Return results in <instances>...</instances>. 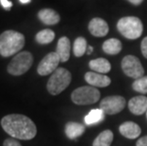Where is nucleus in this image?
Segmentation results:
<instances>
[{"label":"nucleus","instance_id":"obj_7","mask_svg":"<svg viewBox=\"0 0 147 146\" xmlns=\"http://www.w3.org/2000/svg\"><path fill=\"white\" fill-rule=\"evenodd\" d=\"M121 69L126 76L133 79H139L144 75V69L139 58L134 55H127L121 61Z\"/></svg>","mask_w":147,"mask_h":146},{"label":"nucleus","instance_id":"obj_15","mask_svg":"<svg viewBox=\"0 0 147 146\" xmlns=\"http://www.w3.org/2000/svg\"><path fill=\"white\" fill-rule=\"evenodd\" d=\"M38 18L45 25H56L60 22V15L52 9H43L38 12Z\"/></svg>","mask_w":147,"mask_h":146},{"label":"nucleus","instance_id":"obj_21","mask_svg":"<svg viewBox=\"0 0 147 146\" xmlns=\"http://www.w3.org/2000/svg\"><path fill=\"white\" fill-rule=\"evenodd\" d=\"M55 38V33L53 30L46 29L43 30H40V32L36 34L35 36V40L36 42L40 45H47L51 43Z\"/></svg>","mask_w":147,"mask_h":146},{"label":"nucleus","instance_id":"obj_5","mask_svg":"<svg viewBox=\"0 0 147 146\" xmlns=\"http://www.w3.org/2000/svg\"><path fill=\"white\" fill-rule=\"evenodd\" d=\"M33 64V56L30 51H21L11 59L7 70L11 75L20 76L27 72Z\"/></svg>","mask_w":147,"mask_h":146},{"label":"nucleus","instance_id":"obj_29","mask_svg":"<svg viewBox=\"0 0 147 146\" xmlns=\"http://www.w3.org/2000/svg\"><path fill=\"white\" fill-rule=\"evenodd\" d=\"M92 51H93V48L91 46H87V50H86V53L87 54H91L92 53Z\"/></svg>","mask_w":147,"mask_h":146},{"label":"nucleus","instance_id":"obj_9","mask_svg":"<svg viewBox=\"0 0 147 146\" xmlns=\"http://www.w3.org/2000/svg\"><path fill=\"white\" fill-rule=\"evenodd\" d=\"M61 62L56 52H49L44 57L37 67V72L41 76H47L52 74L58 68V65Z\"/></svg>","mask_w":147,"mask_h":146},{"label":"nucleus","instance_id":"obj_14","mask_svg":"<svg viewBox=\"0 0 147 146\" xmlns=\"http://www.w3.org/2000/svg\"><path fill=\"white\" fill-rule=\"evenodd\" d=\"M56 53L58 54L61 62L65 63L70 56V41L67 37L63 36L59 39L56 48Z\"/></svg>","mask_w":147,"mask_h":146},{"label":"nucleus","instance_id":"obj_2","mask_svg":"<svg viewBox=\"0 0 147 146\" xmlns=\"http://www.w3.org/2000/svg\"><path fill=\"white\" fill-rule=\"evenodd\" d=\"M25 36L21 32L9 30L0 34V55L10 57L19 51L25 46Z\"/></svg>","mask_w":147,"mask_h":146},{"label":"nucleus","instance_id":"obj_27","mask_svg":"<svg viewBox=\"0 0 147 146\" xmlns=\"http://www.w3.org/2000/svg\"><path fill=\"white\" fill-rule=\"evenodd\" d=\"M137 146H147V136L138 139Z\"/></svg>","mask_w":147,"mask_h":146},{"label":"nucleus","instance_id":"obj_22","mask_svg":"<svg viewBox=\"0 0 147 146\" xmlns=\"http://www.w3.org/2000/svg\"><path fill=\"white\" fill-rule=\"evenodd\" d=\"M87 43L84 37H78L73 44V53L76 57H82L87 50Z\"/></svg>","mask_w":147,"mask_h":146},{"label":"nucleus","instance_id":"obj_20","mask_svg":"<svg viewBox=\"0 0 147 146\" xmlns=\"http://www.w3.org/2000/svg\"><path fill=\"white\" fill-rule=\"evenodd\" d=\"M114 135L111 130H105L93 141V146H110L113 141Z\"/></svg>","mask_w":147,"mask_h":146},{"label":"nucleus","instance_id":"obj_30","mask_svg":"<svg viewBox=\"0 0 147 146\" xmlns=\"http://www.w3.org/2000/svg\"><path fill=\"white\" fill-rule=\"evenodd\" d=\"M22 4H29V3L32 1V0H19Z\"/></svg>","mask_w":147,"mask_h":146},{"label":"nucleus","instance_id":"obj_25","mask_svg":"<svg viewBox=\"0 0 147 146\" xmlns=\"http://www.w3.org/2000/svg\"><path fill=\"white\" fill-rule=\"evenodd\" d=\"M140 49H142V55L147 59V36L145 38H143L140 44Z\"/></svg>","mask_w":147,"mask_h":146},{"label":"nucleus","instance_id":"obj_23","mask_svg":"<svg viewBox=\"0 0 147 146\" xmlns=\"http://www.w3.org/2000/svg\"><path fill=\"white\" fill-rule=\"evenodd\" d=\"M132 87L135 91L146 94L147 93V76H142L140 78L134 81L132 83Z\"/></svg>","mask_w":147,"mask_h":146},{"label":"nucleus","instance_id":"obj_11","mask_svg":"<svg viewBox=\"0 0 147 146\" xmlns=\"http://www.w3.org/2000/svg\"><path fill=\"white\" fill-rule=\"evenodd\" d=\"M89 32L95 37H104L108 33V25L104 19L95 17L88 24Z\"/></svg>","mask_w":147,"mask_h":146},{"label":"nucleus","instance_id":"obj_31","mask_svg":"<svg viewBox=\"0 0 147 146\" xmlns=\"http://www.w3.org/2000/svg\"><path fill=\"white\" fill-rule=\"evenodd\" d=\"M146 116H147V112H146Z\"/></svg>","mask_w":147,"mask_h":146},{"label":"nucleus","instance_id":"obj_19","mask_svg":"<svg viewBox=\"0 0 147 146\" xmlns=\"http://www.w3.org/2000/svg\"><path fill=\"white\" fill-rule=\"evenodd\" d=\"M105 112L101 108H97V109H92L89 111V113L84 117V122L86 125H93L99 122H102L105 120Z\"/></svg>","mask_w":147,"mask_h":146},{"label":"nucleus","instance_id":"obj_28","mask_svg":"<svg viewBox=\"0 0 147 146\" xmlns=\"http://www.w3.org/2000/svg\"><path fill=\"white\" fill-rule=\"evenodd\" d=\"M127 1H129L131 4L135 5V6H139L142 3L143 0H127Z\"/></svg>","mask_w":147,"mask_h":146},{"label":"nucleus","instance_id":"obj_26","mask_svg":"<svg viewBox=\"0 0 147 146\" xmlns=\"http://www.w3.org/2000/svg\"><path fill=\"white\" fill-rule=\"evenodd\" d=\"M0 4L6 11H10L12 6V3L9 0H0Z\"/></svg>","mask_w":147,"mask_h":146},{"label":"nucleus","instance_id":"obj_24","mask_svg":"<svg viewBox=\"0 0 147 146\" xmlns=\"http://www.w3.org/2000/svg\"><path fill=\"white\" fill-rule=\"evenodd\" d=\"M3 146H22L20 142L15 139H7L4 141Z\"/></svg>","mask_w":147,"mask_h":146},{"label":"nucleus","instance_id":"obj_8","mask_svg":"<svg viewBox=\"0 0 147 146\" xmlns=\"http://www.w3.org/2000/svg\"><path fill=\"white\" fill-rule=\"evenodd\" d=\"M125 106V99L121 96H108L100 102V108L105 114L115 115L123 110Z\"/></svg>","mask_w":147,"mask_h":146},{"label":"nucleus","instance_id":"obj_6","mask_svg":"<svg viewBox=\"0 0 147 146\" xmlns=\"http://www.w3.org/2000/svg\"><path fill=\"white\" fill-rule=\"evenodd\" d=\"M101 93L94 86H81L71 93V100L75 104L87 105L93 104L100 100Z\"/></svg>","mask_w":147,"mask_h":146},{"label":"nucleus","instance_id":"obj_10","mask_svg":"<svg viewBox=\"0 0 147 146\" xmlns=\"http://www.w3.org/2000/svg\"><path fill=\"white\" fill-rule=\"evenodd\" d=\"M84 80L88 85L94 87H106L111 83V80L108 76L94 71L86 72L84 75Z\"/></svg>","mask_w":147,"mask_h":146},{"label":"nucleus","instance_id":"obj_17","mask_svg":"<svg viewBox=\"0 0 147 146\" xmlns=\"http://www.w3.org/2000/svg\"><path fill=\"white\" fill-rule=\"evenodd\" d=\"M88 66L90 69L93 70L94 72L105 74L108 73L111 70V65L108 60L105 58H97L94 60H91L89 62Z\"/></svg>","mask_w":147,"mask_h":146},{"label":"nucleus","instance_id":"obj_13","mask_svg":"<svg viewBox=\"0 0 147 146\" xmlns=\"http://www.w3.org/2000/svg\"><path fill=\"white\" fill-rule=\"evenodd\" d=\"M119 130H120V133L121 135L129 139L139 138L140 133H142L140 127L133 122H125L121 123L119 127Z\"/></svg>","mask_w":147,"mask_h":146},{"label":"nucleus","instance_id":"obj_16","mask_svg":"<svg viewBox=\"0 0 147 146\" xmlns=\"http://www.w3.org/2000/svg\"><path fill=\"white\" fill-rule=\"evenodd\" d=\"M84 130H86V126L79 122H69L65 124V135L70 139L79 138L80 136H82L84 134Z\"/></svg>","mask_w":147,"mask_h":146},{"label":"nucleus","instance_id":"obj_12","mask_svg":"<svg viewBox=\"0 0 147 146\" xmlns=\"http://www.w3.org/2000/svg\"><path fill=\"white\" fill-rule=\"evenodd\" d=\"M128 108L134 115H142L147 112V97L145 96H136L128 102Z\"/></svg>","mask_w":147,"mask_h":146},{"label":"nucleus","instance_id":"obj_18","mask_svg":"<svg viewBox=\"0 0 147 146\" xmlns=\"http://www.w3.org/2000/svg\"><path fill=\"white\" fill-rule=\"evenodd\" d=\"M121 48H123V45L120 40L116 38L108 39L104 42L102 44V49L106 54L109 55H116L120 53Z\"/></svg>","mask_w":147,"mask_h":146},{"label":"nucleus","instance_id":"obj_4","mask_svg":"<svg viewBox=\"0 0 147 146\" xmlns=\"http://www.w3.org/2000/svg\"><path fill=\"white\" fill-rule=\"evenodd\" d=\"M71 74L67 68L59 67L51 74L47 83V89L51 95H59L70 85Z\"/></svg>","mask_w":147,"mask_h":146},{"label":"nucleus","instance_id":"obj_1","mask_svg":"<svg viewBox=\"0 0 147 146\" xmlns=\"http://www.w3.org/2000/svg\"><path fill=\"white\" fill-rule=\"evenodd\" d=\"M1 126L13 139L30 141L37 134L35 123L29 117L21 114H11L3 117Z\"/></svg>","mask_w":147,"mask_h":146},{"label":"nucleus","instance_id":"obj_3","mask_svg":"<svg viewBox=\"0 0 147 146\" xmlns=\"http://www.w3.org/2000/svg\"><path fill=\"white\" fill-rule=\"evenodd\" d=\"M117 29L123 37L135 40L142 36L143 26L140 18L136 16H125L118 21Z\"/></svg>","mask_w":147,"mask_h":146}]
</instances>
